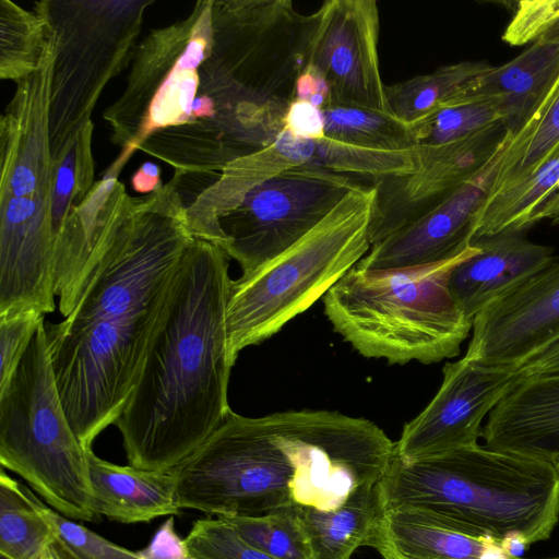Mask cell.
<instances>
[{
    "mask_svg": "<svg viewBox=\"0 0 559 559\" xmlns=\"http://www.w3.org/2000/svg\"><path fill=\"white\" fill-rule=\"evenodd\" d=\"M378 487L383 510L420 508L502 544L545 540L559 521L557 465L486 444L412 463L393 453Z\"/></svg>",
    "mask_w": 559,
    "mask_h": 559,
    "instance_id": "4",
    "label": "cell"
},
{
    "mask_svg": "<svg viewBox=\"0 0 559 559\" xmlns=\"http://www.w3.org/2000/svg\"><path fill=\"white\" fill-rule=\"evenodd\" d=\"M183 540L192 559H275L246 542L222 518L197 520Z\"/></svg>",
    "mask_w": 559,
    "mask_h": 559,
    "instance_id": "29",
    "label": "cell"
},
{
    "mask_svg": "<svg viewBox=\"0 0 559 559\" xmlns=\"http://www.w3.org/2000/svg\"><path fill=\"white\" fill-rule=\"evenodd\" d=\"M555 200H559V185L557 186V188L550 193V195L545 201H555Z\"/></svg>",
    "mask_w": 559,
    "mask_h": 559,
    "instance_id": "41",
    "label": "cell"
},
{
    "mask_svg": "<svg viewBox=\"0 0 559 559\" xmlns=\"http://www.w3.org/2000/svg\"><path fill=\"white\" fill-rule=\"evenodd\" d=\"M296 99L308 102L320 110L331 106V93L323 76L310 66H306L300 74Z\"/></svg>",
    "mask_w": 559,
    "mask_h": 559,
    "instance_id": "35",
    "label": "cell"
},
{
    "mask_svg": "<svg viewBox=\"0 0 559 559\" xmlns=\"http://www.w3.org/2000/svg\"><path fill=\"white\" fill-rule=\"evenodd\" d=\"M88 476L95 512L124 524L148 522L180 512L173 471H146L118 465L87 449Z\"/></svg>",
    "mask_w": 559,
    "mask_h": 559,
    "instance_id": "19",
    "label": "cell"
},
{
    "mask_svg": "<svg viewBox=\"0 0 559 559\" xmlns=\"http://www.w3.org/2000/svg\"><path fill=\"white\" fill-rule=\"evenodd\" d=\"M378 483L358 487L333 510L296 507L310 559H350L365 545L383 511Z\"/></svg>",
    "mask_w": 559,
    "mask_h": 559,
    "instance_id": "21",
    "label": "cell"
},
{
    "mask_svg": "<svg viewBox=\"0 0 559 559\" xmlns=\"http://www.w3.org/2000/svg\"><path fill=\"white\" fill-rule=\"evenodd\" d=\"M312 14L307 66L328 83L331 106L390 112L379 66L377 2L326 0Z\"/></svg>",
    "mask_w": 559,
    "mask_h": 559,
    "instance_id": "12",
    "label": "cell"
},
{
    "mask_svg": "<svg viewBox=\"0 0 559 559\" xmlns=\"http://www.w3.org/2000/svg\"><path fill=\"white\" fill-rule=\"evenodd\" d=\"M525 233L506 230L474 239L471 243L477 246L479 252L453 269L450 293L469 320L558 259L551 247L532 242Z\"/></svg>",
    "mask_w": 559,
    "mask_h": 559,
    "instance_id": "15",
    "label": "cell"
},
{
    "mask_svg": "<svg viewBox=\"0 0 559 559\" xmlns=\"http://www.w3.org/2000/svg\"><path fill=\"white\" fill-rule=\"evenodd\" d=\"M488 168L448 195L417 221L371 246L357 263L365 270L432 264L451 259L471 246L476 212L490 187Z\"/></svg>",
    "mask_w": 559,
    "mask_h": 559,
    "instance_id": "14",
    "label": "cell"
},
{
    "mask_svg": "<svg viewBox=\"0 0 559 559\" xmlns=\"http://www.w3.org/2000/svg\"><path fill=\"white\" fill-rule=\"evenodd\" d=\"M558 19L559 0L521 1L502 34V40L510 46L536 41Z\"/></svg>",
    "mask_w": 559,
    "mask_h": 559,
    "instance_id": "32",
    "label": "cell"
},
{
    "mask_svg": "<svg viewBox=\"0 0 559 559\" xmlns=\"http://www.w3.org/2000/svg\"><path fill=\"white\" fill-rule=\"evenodd\" d=\"M250 545L275 559H310L296 507L255 516H223Z\"/></svg>",
    "mask_w": 559,
    "mask_h": 559,
    "instance_id": "27",
    "label": "cell"
},
{
    "mask_svg": "<svg viewBox=\"0 0 559 559\" xmlns=\"http://www.w3.org/2000/svg\"><path fill=\"white\" fill-rule=\"evenodd\" d=\"M356 177L300 165L249 189L223 212L190 225L197 239L221 248L249 275L288 250L353 190Z\"/></svg>",
    "mask_w": 559,
    "mask_h": 559,
    "instance_id": "9",
    "label": "cell"
},
{
    "mask_svg": "<svg viewBox=\"0 0 559 559\" xmlns=\"http://www.w3.org/2000/svg\"><path fill=\"white\" fill-rule=\"evenodd\" d=\"M373 185L350 191L311 231L260 270L233 280L226 309L228 354L280 332L369 252Z\"/></svg>",
    "mask_w": 559,
    "mask_h": 559,
    "instance_id": "7",
    "label": "cell"
},
{
    "mask_svg": "<svg viewBox=\"0 0 559 559\" xmlns=\"http://www.w3.org/2000/svg\"><path fill=\"white\" fill-rule=\"evenodd\" d=\"M57 535L38 498L0 473V559H41Z\"/></svg>",
    "mask_w": 559,
    "mask_h": 559,
    "instance_id": "24",
    "label": "cell"
},
{
    "mask_svg": "<svg viewBox=\"0 0 559 559\" xmlns=\"http://www.w3.org/2000/svg\"><path fill=\"white\" fill-rule=\"evenodd\" d=\"M41 559H85L57 533Z\"/></svg>",
    "mask_w": 559,
    "mask_h": 559,
    "instance_id": "38",
    "label": "cell"
},
{
    "mask_svg": "<svg viewBox=\"0 0 559 559\" xmlns=\"http://www.w3.org/2000/svg\"><path fill=\"white\" fill-rule=\"evenodd\" d=\"M501 120L489 103L450 104L412 124L418 146H438L472 135Z\"/></svg>",
    "mask_w": 559,
    "mask_h": 559,
    "instance_id": "28",
    "label": "cell"
},
{
    "mask_svg": "<svg viewBox=\"0 0 559 559\" xmlns=\"http://www.w3.org/2000/svg\"><path fill=\"white\" fill-rule=\"evenodd\" d=\"M229 258L194 238L178 266L136 384L115 425L129 465L169 472L230 413Z\"/></svg>",
    "mask_w": 559,
    "mask_h": 559,
    "instance_id": "3",
    "label": "cell"
},
{
    "mask_svg": "<svg viewBox=\"0 0 559 559\" xmlns=\"http://www.w3.org/2000/svg\"><path fill=\"white\" fill-rule=\"evenodd\" d=\"M136 552L142 559H192L185 540L176 533L174 515L158 527L150 544Z\"/></svg>",
    "mask_w": 559,
    "mask_h": 559,
    "instance_id": "34",
    "label": "cell"
},
{
    "mask_svg": "<svg viewBox=\"0 0 559 559\" xmlns=\"http://www.w3.org/2000/svg\"><path fill=\"white\" fill-rule=\"evenodd\" d=\"M38 504L55 526L57 533L85 559H142L136 551L118 546L85 526L73 522L47 507L38 499Z\"/></svg>",
    "mask_w": 559,
    "mask_h": 559,
    "instance_id": "31",
    "label": "cell"
},
{
    "mask_svg": "<svg viewBox=\"0 0 559 559\" xmlns=\"http://www.w3.org/2000/svg\"><path fill=\"white\" fill-rule=\"evenodd\" d=\"M559 337V257L473 319L465 357L516 368Z\"/></svg>",
    "mask_w": 559,
    "mask_h": 559,
    "instance_id": "13",
    "label": "cell"
},
{
    "mask_svg": "<svg viewBox=\"0 0 559 559\" xmlns=\"http://www.w3.org/2000/svg\"><path fill=\"white\" fill-rule=\"evenodd\" d=\"M559 143V79L527 123L509 138L491 162V181L486 198L495 195L533 174Z\"/></svg>",
    "mask_w": 559,
    "mask_h": 559,
    "instance_id": "22",
    "label": "cell"
},
{
    "mask_svg": "<svg viewBox=\"0 0 559 559\" xmlns=\"http://www.w3.org/2000/svg\"><path fill=\"white\" fill-rule=\"evenodd\" d=\"M215 92L221 127L235 151L272 143L307 66L313 14L290 0L213 2Z\"/></svg>",
    "mask_w": 559,
    "mask_h": 559,
    "instance_id": "5",
    "label": "cell"
},
{
    "mask_svg": "<svg viewBox=\"0 0 559 559\" xmlns=\"http://www.w3.org/2000/svg\"><path fill=\"white\" fill-rule=\"evenodd\" d=\"M511 559H524V558H521V557H518V556H512ZM548 559H559V557L548 558Z\"/></svg>",
    "mask_w": 559,
    "mask_h": 559,
    "instance_id": "42",
    "label": "cell"
},
{
    "mask_svg": "<svg viewBox=\"0 0 559 559\" xmlns=\"http://www.w3.org/2000/svg\"><path fill=\"white\" fill-rule=\"evenodd\" d=\"M538 40L559 43V19L548 28Z\"/></svg>",
    "mask_w": 559,
    "mask_h": 559,
    "instance_id": "40",
    "label": "cell"
},
{
    "mask_svg": "<svg viewBox=\"0 0 559 559\" xmlns=\"http://www.w3.org/2000/svg\"><path fill=\"white\" fill-rule=\"evenodd\" d=\"M442 383L428 405L394 442V455L412 463L477 444L481 424L501 399L523 379L511 367L489 366L463 357L442 368Z\"/></svg>",
    "mask_w": 559,
    "mask_h": 559,
    "instance_id": "10",
    "label": "cell"
},
{
    "mask_svg": "<svg viewBox=\"0 0 559 559\" xmlns=\"http://www.w3.org/2000/svg\"><path fill=\"white\" fill-rule=\"evenodd\" d=\"M294 136L307 140L324 138L321 110L308 102L295 99L284 119V128Z\"/></svg>",
    "mask_w": 559,
    "mask_h": 559,
    "instance_id": "33",
    "label": "cell"
},
{
    "mask_svg": "<svg viewBox=\"0 0 559 559\" xmlns=\"http://www.w3.org/2000/svg\"><path fill=\"white\" fill-rule=\"evenodd\" d=\"M555 464L557 465V467H558V469H559V460H557V461L555 462Z\"/></svg>",
    "mask_w": 559,
    "mask_h": 559,
    "instance_id": "43",
    "label": "cell"
},
{
    "mask_svg": "<svg viewBox=\"0 0 559 559\" xmlns=\"http://www.w3.org/2000/svg\"><path fill=\"white\" fill-rule=\"evenodd\" d=\"M479 252L473 243L432 264L365 270L355 265L323 296L324 314L358 354L391 365L457 356L473 321L449 288L453 269Z\"/></svg>",
    "mask_w": 559,
    "mask_h": 559,
    "instance_id": "6",
    "label": "cell"
},
{
    "mask_svg": "<svg viewBox=\"0 0 559 559\" xmlns=\"http://www.w3.org/2000/svg\"><path fill=\"white\" fill-rule=\"evenodd\" d=\"M324 136L341 143L376 151L417 147L412 124L389 111L332 105L321 110Z\"/></svg>",
    "mask_w": 559,
    "mask_h": 559,
    "instance_id": "26",
    "label": "cell"
},
{
    "mask_svg": "<svg viewBox=\"0 0 559 559\" xmlns=\"http://www.w3.org/2000/svg\"><path fill=\"white\" fill-rule=\"evenodd\" d=\"M394 442L373 421L336 411L234 413L173 469L176 503L223 516L286 507L333 510L378 483Z\"/></svg>",
    "mask_w": 559,
    "mask_h": 559,
    "instance_id": "2",
    "label": "cell"
},
{
    "mask_svg": "<svg viewBox=\"0 0 559 559\" xmlns=\"http://www.w3.org/2000/svg\"><path fill=\"white\" fill-rule=\"evenodd\" d=\"M481 437L496 450L559 460V373L518 381L489 413Z\"/></svg>",
    "mask_w": 559,
    "mask_h": 559,
    "instance_id": "16",
    "label": "cell"
},
{
    "mask_svg": "<svg viewBox=\"0 0 559 559\" xmlns=\"http://www.w3.org/2000/svg\"><path fill=\"white\" fill-rule=\"evenodd\" d=\"M558 185L559 143L528 177L485 198L474 217L472 240L506 230H527L532 214Z\"/></svg>",
    "mask_w": 559,
    "mask_h": 559,
    "instance_id": "23",
    "label": "cell"
},
{
    "mask_svg": "<svg viewBox=\"0 0 559 559\" xmlns=\"http://www.w3.org/2000/svg\"><path fill=\"white\" fill-rule=\"evenodd\" d=\"M383 559H511L503 544L477 537L427 510L400 506L383 510L365 545Z\"/></svg>",
    "mask_w": 559,
    "mask_h": 559,
    "instance_id": "17",
    "label": "cell"
},
{
    "mask_svg": "<svg viewBox=\"0 0 559 559\" xmlns=\"http://www.w3.org/2000/svg\"><path fill=\"white\" fill-rule=\"evenodd\" d=\"M159 168L156 164L147 162L138 169L132 178V185L138 192H152L159 188Z\"/></svg>",
    "mask_w": 559,
    "mask_h": 559,
    "instance_id": "37",
    "label": "cell"
},
{
    "mask_svg": "<svg viewBox=\"0 0 559 559\" xmlns=\"http://www.w3.org/2000/svg\"><path fill=\"white\" fill-rule=\"evenodd\" d=\"M510 138L503 120L438 146H418L416 173L374 181L369 241L374 245L417 221L464 183L479 177Z\"/></svg>",
    "mask_w": 559,
    "mask_h": 559,
    "instance_id": "11",
    "label": "cell"
},
{
    "mask_svg": "<svg viewBox=\"0 0 559 559\" xmlns=\"http://www.w3.org/2000/svg\"><path fill=\"white\" fill-rule=\"evenodd\" d=\"M524 378L559 373V337L515 368Z\"/></svg>",
    "mask_w": 559,
    "mask_h": 559,
    "instance_id": "36",
    "label": "cell"
},
{
    "mask_svg": "<svg viewBox=\"0 0 559 559\" xmlns=\"http://www.w3.org/2000/svg\"><path fill=\"white\" fill-rule=\"evenodd\" d=\"M491 67L484 60L461 61L385 85L390 112L406 123H414L453 99L469 82Z\"/></svg>",
    "mask_w": 559,
    "mask_h": 559,
    "instance_id": "25",
    "label": "cell"
},
{
    "mask_svg": "<svg viewBox=\"0 0 559 559\" xmlns=\"http://www.w3.org/2000/svg\"><path fill=\"white\" fill-rule=\"evenodd\" d=\"M165 193L133 202L72 310L45 322L58 391L85 449L121 415L194 239L178 194Z\"/></svg>",
    "mask_w": 559,
    "mask_h": 559,
    "instance_id": "1",
    "label": "cell"
},
{
    "mask_svg": "<svg viewBox=\"0 0 559 559\" xmlns=\"http://www.w3.org/2000/svg\"><path fill=\"white\" fill-rule=\"evenodd\" d=\"M212 4L213 2H205V7L199 10V17L193 23L187 43L176 60L168 61L167 70L162 71L157 61L164 79L157 80L158 87L148 97L134 138L127 145L121 159H127L153 131L182 124L193 118V104L199 86L197 69L209 58L213 44Z\"/></svg>",
    "mask_w": 559,
    "mask_h": 559,
    "instance_id": "20",
    "label": "cell"
},
{
    "mask_svg": "<svg viewBox=\"0 0 559 559\" xmlns=\"http://www.w3.org/2000/svg\"><path fill=\"white\" fill-rule=\"evenodd\" d=\"M558 79L559 43L536 40L511 61L474 79L442 106L489 103L512 138L537 111Z\"/></svg>",
    "mask_w": 559,
    "mask_h": 559,
    "instance_id": "18",
    "label": "cell"
},
{
    "mask_svg": "<svg viewBox=\"0 0 559 559\" xmlns=\"http://www.w3.org/2000/svg\"><path fill=\"white\" fill-rule=\"evenodd\" d=\"M92 449V448H91ZM0 463L60 514L98 522L87 449L71 428L51 366L45 322L0 391Z\"/></svg>",
    "mask_w": 559,
    "mask_h": 559,
    "instance_id": "8",
    "label": "cell"
},
{
    "mask_svg": "<svg viewBox=\"0 0 559 559\" xmlns=\"http://www.w3.org/2000/svg\"><path fill=\"white\" fill-rule=\"evenodd\" d=\"M544 219H548L552 224H559V200L543 202L532 214L528 228Z\"/></svg>",
    "mask_w": 559,
    "mask_h": 559,
    "instance_id": "39",
    "label": "cell"
},
{
    "mask_svg": "<svg viewBox=\"0 0 559 559\" xmlns=\"http://www.w3.org/2000/svg\"><path fill=\"white\" fill-rule=\"evenodd\" d=\"M44 322L45 314L35 310L0 317V391L10 382Z\"/></svg>",
    "mask_w": 559,
    "mask_h": 559,
    "instance_id": "30",
    "label": "cell"
}]
</instances>
